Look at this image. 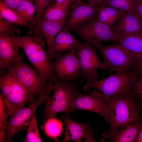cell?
Wrapping results in <instances>:
<instances>
[{
  "label": "cell",
  "instance_id": "1",
  "mask_svg": "<svg viewBox=\"0 0 142 142\" xmlns=\"http://www.w3.org/2000/svg\"><path fill=\"white\" fill-rule=\"evenodd\" d=\"M136 98L130 90L106 102L111 118L110 130L129 124L142 122Z\"/></svg>",
  "mask_w": 142,
  "mask_h": 142
},
{
  "label": "cell",
  "instance_id": "2",
  "mask_svg": "<svg viewBox=\"0 0 142 142\" xmlns=\"http://www.w3.org/2000/svg\"><path fill=\"white\" fill-rule=\"evenodd\" d=\"M33 36L21 37L14 35L20 47L23 50L28 59L35 68L40 71L47 81L55 78L52 66L45 49L43 35L34 32Z\"/></svg>",
  "mask_w": 142,
  "mask_h": 142
},
{
  "label": "cell",
  "instance_id": "3",
  "mask_svg": "<svg viewBox=\"0 0 142 142\" xmlns=\"http://www.w3.org/2000/svg\"><path fill=\"white\" fill-rule=\"evenodd\" d=\"M53 80L57 86L54 90L52 96H50L45 102L42 116L43 123L50 118L56 117L58 113L70 114L72 101L74 98L82 95L75 81L61 80L56 78Z\"/></svg>",
  "mask_w": 142,
  "mask_h": 142
},
{
  "label": "cell",
  "instance_id": "4",
  "mask_svg": "<svg viewBox=\"0 0 142 142\" xmlns=\"http://www.w3.org/2000/svg\"><path fill=\"white\" fill-rule=\"evenodd\" d=\"M137 76L133 70L118 71L99 80L87 81L83 89L87 92L91 88L98 90L104 95L106 102L130 91Z\"/></svg>",
  "mask_w": 142,
  "mask_h": 142
},
{
  "label": "cell",
  "instance_id": "5",
  "mask_svg": "<svg viewBox=\"0 0 142 142\" xmlns=\"http://www.w3.org/2000/svg\"><path fill=\"white\" fill-rule=\"evenodd\" d=\"M0 88L8 116L26 103L32 104L26 90L11 70L0 77Z\"/></svg>",
  "mask_w": 142,
  "mask_h": 142
},
{
  "label": "cell",
  "instance_id": "6",
  "mask_svg": "<svg viewBox=\"0 0 142 142\" xmlns=\"http://www.w3.org/2000/svg\"><path fill=\"white\" fill-rule=\"evenodd\" d=\"M102 55L103 60L100 69L109 72L132 70L137 57L124 49L119 44L106 45L101 43L94 45Z\"/></svg>",
  "mask_w": 142,
  "mask_h": 142
},
{
  "label": "cell",
  "instance_id": "7",
  "mask_svg": "<svg viewBox=\"0 0 142 142\" xmlns=\"http://www.w3.org/2000/svg\"><path fill=\"white\" fill-rule=\"evenodd\" d=\"M23 58L22 56L8 70H11L16 75L26 90L33 104L36 97L47 88L49 82L40 71L24 62Z\"/></svg>",
  "mask_w": 142,
  "mask_h": 142
},
{
  "label": "cell",
  "instance_id": "8",
  "mask_svg": "<svg viewBox=\"0 0 142 142\" xmlns=\"http://www.w3.org/2000/svg\"><path fill=\"white\" fill-rule=\"evenodd\" d=\"M85 43L93 46L105 41L118 42V35L111 28L98 21L96 17L76 28L74 30Z\"/></svg>",
  "mask_w": 142,
  "mask_h": 142
},
{
  "label": "cell",
  "instance_id": "9",
  "mask_svg": "<svg viewBox=\"0 0 142 142\" xmlns=\"http://www.w3.org/2000/svg\"><path fill=\"white\" fill-rule=\"evenodd\" d=\"M89 111L103 117L110 123L111 118L104 96L99 91L93 90L83 95L74 98L71 101L70 113L76 110Z\"/></svg>",
  "mask_w": 142,
  "mask_h": 142
},
{
  "label": "cell",
  "instance_id": "10",
  "mask_svg": "<svg viewBox=\"0 0 142 142\" xmlns=\"http://www.w3.org/2000/svg\"><path fill=\"white\" fill-rule=\"evenodd\" d=\"M76 53L80 67L81 79L87 81L97 80L98 74L97 71L100 68L102 61L94 48L88 43L80 42Z\"/></svg>",
  "mask_w": 142,
  "mask_h": 142
},
{
  "label": "cell",
  "instance_id": "11",
  "mask_svg": "<svg viewBox=\"0 0 142 142\" xmlns=\"http://www.w3.org/2000/svg\"><path fill=\"white\" fill-rule=\"evenodd\" d=\"M45 96L40 94L36 101L28 107L20 108L9 116L6 128L7 133V142H9L17 133L28 127L33 114L36 109L42 103L45 102Z\"/></svg>",
  "mask_w": 142,
  "mask_h": 142
},
{
  "label": "cell",
  "instance_id": "12",
  "mask_svg": "<svg viewBox=\"0 0 142 142\" xmlns=\"http://www.w3.org/2000/svg\"><path fill=\"white\" fill-rule=\"evenodd\" d=\"M77 51L71 50L52 62L55 78L61 80H81L80 67Z\"/></svg>",
  "mask_w": 142,
  "mask_h": 142
},
{
  "label": "cell",
  "instance_id": "13",
  "mask_svg": "<svg viewBox=\"0 0 142 142\" xmlns=\"http://www.w3.org/2000/svg\"><path fill=\"white\" fill-rule=\"evenodd\" d=\"M60 119L64 121L65 130L62 142L73 141L75 142H97L94 137V130L87 123L77 122L70 114L62 115Z\"/></svg>",
  "mask_w": 142,
  "mask_h": 142
},
{
  "label": "cell",
  "instance_id": "14",
  "mask_svg": "<svg viewBox=\"0 0 142 142\" xmlns=\"http://www.w3.org/2000/svg\"><path fill=\"white\" fill-rule=\"evenodd\" d=\"M0 34V69L1 75L5 73L16 62L22 57L19 52L20 47L14 35Z\"/></svg>",
  "mask_w": 142,
  "mask_h": 142
},
{
  "label": "cell",
  "instance_id": "15",
  "mask_svg": "<svg viewBox=\"0 0 142 142\" xmlns=\"http://www.w3.org/2000/svg\"><path fill=\"white\" fill-rule=\"evenodd\" d=\"M65 21L66 18L58 21L40 19L36 27L28 33V34H32L34 32H39L45 37L47 43V56L51 62L53 59H56L62 55L60 53H54L53 48L55 37L63 28Z\"/></svg>",
  "mask_w": 142,
  "mask_h": 142
},
{
  "label": "cell",
  "instance_id": "16",
  "mask_svg": "<svg viewBox=\"0 0 142 142\" xmlns=\"http://www.w3.org/2000/svg\"><path fill=\"white\" fill-rule=\"evenodd\" d=\"M98 6L91 5L80 1L69 12V18L63 28L69 31L76 28L96 17Z\"/></svg>",
  "mask_w": 142,
  "mask_h": 142
},
{
  "label": "cell",
  "instance_id": "17",
  "mask_svg": "<svg viewBox=\"0 0 142 142\" xmlns=\"http://www.w3.org/2000/svg\"><path fill=\"white\" fill-rule=\"evenodd\" d=\"M142 128V122L123 125L118 129H108L102 135L112 142H132L135 141Z\"/></svg>",
  "mask_w": 142,
  "mask_h": 142
},
{
  "label": "cell",
  "instance_id": "18",
  "mask_svg": "<svg viewBox=\"0 0 142 142\" xmlns=\"http://www.w3.org/2000/svg\"><path fill=\"white\" fill-rule=\"evenodd\" d=\"M111 28L114 33L118 35L136 33L142 29V22L135 12H124L118 23Z\"/></svg>",
  "mask_w": 142,
  "mask_h": 142
},
{
  "label": "cell",
  "instance_id": "19",
  "mask_svg": "<svg viewBox=\"0 0 142 142\" xmlns=\"http://www.w3.org/2000/svg\"><path fill=\"white\" fill-rule=\"evenodd\" d=\"M80 42L69 31L62 28L55 37L53 50L55 53L68 50L77 51Z\"/></svg>",
  "mask_w": 142,
  "mask_h": 142
},
{
  "label": "cell",
  "instance_id": "20",
  "mask_svg": "<svg viewBox=\"0 0 142 142\" xmlns=\"http://www.w3.org/2000/svg\"><path fill=\"white\" fill-rule=\"evenodd\" d=\"M73 0H67L61 3L55 2L43 12L40 19L58 21L65 18Z\"/></svg>",
  "mask_w": 142,
  "mask_h": 142
},
{
  "label": "cell",
  "instance_id": "21",
  "mask_svg": "<svg viewBox=\"0 0 142 142\" xmlns=\"http://www.w3.org/2000/svg\"><path fill=\"white\" fill-rule=\"evenodd\" d=\"M118 42L124 49L138 58L142 55V32L124 35H118Z\"/></svg>",
  "mask_w": 142,
  "mask_h": 142
},
{
  "label": "cell",
  "instance_id": "22",
  "mask_svg": "<svg viewBox=\"0 0 142 142\" xmlns=\"http://www.w3.org/2000/svg\"><path fill=\"white\" fill-rule=\"evenodd\" d=\"M124 12L111 6L100 5L98 6L96 17L99 21L111 28Z\"/></svg>",
  "mask_w": 142,
  "mask_h": 142
},
{
  "label": "cell",
  "instance_id": "23",
  "mask_svg": "<svg viewBox=\"0 0 142 142\" xmlns=\"http://www.w3.org/2000/svg\"><path fill=\"white\" fill-rule=\"evenodd\" d=\"M16 12L22 21L28 25L30 30L35 27L36 8L32 0H24Z\"/></svg>",
  "mask_w": 142,
  "mask_h": 142
},
{
  "label": "cell",
  "instance_id": "24",
  "mask_svg": "<svg viewBox=\"0 0 142 142\" xmlns=\"http://www.w3.org/2000/svg\"><path fill=\"white\" fill-rule=\"evenodd\" d=\"M46 134L57 141V138L61 133L63 128L62 122L56 117H51L48 119L40 126Z\"/></svg>",
  "mask_w": 142,
  "mask_h": 142
},
{
  "label": "cell",
  "instance_id": "25",
  "mask_svg": "<svg viewBox=\"0 0 142 142\" xmlns=\"http://www.w3.org/2000/svg\"><path fill=\"white\" fill-rule=\"evenodd\" d=\"M0 17L12 24L19 25L29 28L28 25L22 21L16 12L9 8L1 1Z\"/></svg>",
  "mask_w": 142,
  "mask_h": 142
},
{
  "label": "cell",
  "instance_id": "26",
  "mask_svg": "<svg viewBox=\"0 0 142 142\" xmlns=\"http://www.w3.org/2000/svg\"><path fill=\"white\" fill-rule=\"evenodd\" d=\"M26 129L27 133L24 142L42 141L37 126L35 113L33 114L29 125Z\"/></svg>",
  "mask_w": 142,
  "mask_h": 142
},
{
  "label": "cell",
  "instance_id": "27",
  "mask_svg": "<svg viewBox=\"0 0 142 142\" xmlns=\"http://www.w3.org/2000/svg\"><path fill=\"white\" fill-rule=\"evenodd\" d=\"M134 0H106L105 5L111 6L124 12H135Z\"/></svg>",
  "mask_w": 142,
  "mask_h": 142
},
{
  "label": "cell",
  "instance_id": "28",
  "mask_svg": "<svg viewBox=\"0 0 142 142\" xmlns=\"http://www.w3.org/2000/svg\"><path fill=\"white\" fill-rule=\"evenodd\" d=\"M20 33L17 27L0 17V34H18Z\"/></svg>",
  "mask_w": 142,
  "mask_h": 142
},
{
  "label": "cell",
  "instance_id": "29",
  "mask_svg": "<svg viewBox=\"0 0 142 142\" xmlns=\"http://www.w3.org/2000/svg\"><path fill=\"white\" fill-rule=\"evenodd\" d=\"M8 116L1 96L0 95V127L6 129L7 126V118Z\"/></svg>",
  "mask_w": 142,
  "mask_h": 142
},
{
  "label": "cell",
  "instance_id": "30",
  "mask_svg": "<svg viewBox=\"0 0 142 142\" xmlns=\"http://www.w3.org/2000/svg\"><path fill=\"white\" fill-rule=\"evenodd\" d=\"M24 0H0L9 8L16 12Z\"/></svg>",
  "mask_w": 142,
  "mask_h": 142
},
{
  "label": "cell",
  "instance_id": "31",
  "mask_svg": "<svg viewBox=\"0 0 142 142\" xmlns=\"http://www.w3.org/2000/svg\"><path fill=\"white\" fill-rule=\"evenodd\" d=\"M142 89V75H138L130 90L135 91Z\"/></svg>",
  "mask_w": 142,
  "mask_h": 142
},
{
  "label": "cell",
  "instance_id": "32",
  "mask_svg": "<svg viewBox=\"0 0 142 142\" xmlns=\"http://www.w3.org/2000/svg\"><path fill=\"white\" fill-rule=\"evenodd\" d=\"M134 11L142 22V1L134 0Z\"/></svg>",
  "mask_w": 142,
  "mask_h": 142
},
{
  "label": "cell",
  "instance_id": "33",
  "mask_svg": "<svg viewBox=\"0 0 142 142\" xmlns=\"http://www.w3.org/2000/svg\"><path fill=\"white\" fill-rule=\"evenodd\" d=\"M138 75H142V55L138 57L132 70Z\"/></svg>",
  "mask_w": 142,
  "mask_h": 142
},
{
  "label": "cell",
  "instance_id": "34",
  "mask_svg": "<svg viewBox=\"0 0 142 142\" xmlns=\"http://www.w3.org/2000/svg\"><path fill=\"white\" fill-rule=\"evenodd\" d=\"M7 133L6 130L0 127V142H7Z\"/></svg>",
  "mask_w": 142,
  "mask_h": 142
},
{
  "label": "cell",
  "instance_id": "35",
  "mask_svg": "<svg viewBox=\"0 0 142 142\" xmlns=\"http://www.w3.org/2000/svg\"><path fill=\"white\" fill-rule=\"evenodd\" d=\"M91 5L98 6L105 5V0H87Z\"/></svg>",
  "mask_w": 142,
  "mask_h": 142
},
{
  "label": "cell",
  "instance_id": "36",
  "mask_svg": "<svg viewBox=\"0 0 142 142\" xmlns=\"http://www.w3.org/2000/svg\"><path fill=\"white\" fill-rule=\"evenodd\" d=\"M131 91L136 98L142 100V89L135 91Z\"/></svg>",
  "mask_w": 142,
  "mask_h": 142
},
{
  "label": "cell",
  "instance_id": "37",
  "mask_svg": "<svg viewBox=\"0 0 142 142\" xmlns=\"http://www.w3.org/2000/svg\"><path fill=\"white\" fill-rule=\"evenodd\" d=\"M135 141L142 142V128L140 130Z\"/></svg>",
  "mask_w": 142,
  "mask_h": 142
},
{
  "label": "cell",
  "instance_id": "38",
  "mask_svg": "<svg viewBox=\"0 0 142 142\" xmlns=\"http://www.w3.org/2000/svg\"><path fill=\"white\" fill-rule=\"evenodd\" d=\"M80 1L81 0H73L70 5L69 8L71 9Z\"/></svg>",
  "mask_w": 142,
  "mask_h": 142
},
{
  "label": "cell",
  "instance_id": "39",
  "mask_svg": "<svg viewBox=\"0 0 142 142\" xmlns=\"http://www.w3.org/2000/svg\"><path fill=\"white\" fill-rule=\"evenodd\" d=\"M35 6L37 5L40 0H32Z\"/></svg>",
  "mask_w": 142,
  "mask_h": 142
},
{
  "label": "cell",
  "instance_id": "40",
  "mask_svg": "<svg viewBox=\"0 0 142 142\" xmlns=\"http://www.w3.org/2000/svg\"><path fill=\"white\" fill-rule=\"evenodd\" d=\"M67 0H55V2L57 3H61Z\"/></svg>",
  "mask_w": 142,
  "mask_h": 142
},
{
  "label": "cell",
  "instance_id": "41",
  "mask_svg": "<svg viewBox=\"0 0 142 142\" xmlns=\"http://www.w3.org/2000/svg\"><path fill=\"white\" fill-rule=\"evenodd\" d=\"M141 111L142 113V102L141 103V108H140Z\"/></svg>",
  "mask_w": 142,
  "mask_h": 142
},
{
  "label": "cell",
  "instance_id": "42",
  "mask_svg": "<svg viewBox=\"0 0 142 142\" xmlns=\"http://www.w3.org/2000/svg\"><path fill=\"white\" fill-rule=\"evenodd\" d=\"M141 31L142 32V29H141Z\"/></svg>",
  "mask_w": 142,
  "mask_h": 142
},
{
  "label": "cell",
  "instance_id": "43",
  "mask_svg": "<svg viewBox=\"0 0 142 142\" xmlns=\"http://www.w3.org/2000/svg\"><path fill=\"white\" fill-rule=\"evenodd\" d=\"M142 1V0H141Z\"/></svg>",
  "mask_w": 142,
  "mask_h": 142
},
{
  "label": "cell",
  "instance_id": "44",
  "mask_svg": "<svg viewBox=\"0 0 142 142\" xmlns=\"http://www.w3.org/2000/svg\"></svg>",
  "mask_w": 142,
  "mask_h": 142
}]
</instances>
